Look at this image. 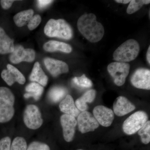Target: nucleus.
I'll list each match as a JSON object with an SVG mask.
<instances>
[{"mask_svg": "<svg viewBox=\"0 0 150 150\" xmlns=\"http://www.w3.org/2000/svg\"><path fill=\"white\" fill-rule=\"evenodd\" d=\"M60 120L64 139L66 142H71L74 137L76 127L77 124V120L74 116L65 114L61 116Z\"/></svg>", "mask_w": 150, "mask_h": 150, "instance_id": "nucleus-11", "label": "nucleus"}, {"mask_svg": "<svg viewBox=\"0 0 150 150\" xmlns=\"http://www.w3.org/2000/svg\"><path fill=\"white\" fill-rule=\"evenodd\" d=\"M14 2L13 0H1L0 1V4L3 9L6 10L11 7Z\"/></svg>", "mask_w": 150, "mask_h": 150, "instance_id": "nucleus-31", "label": "nucleus"}, {"mask_svg": "<svg viewBox=\"0 0 150 150\" xmlns=\"http://www.w3.org/2000/svg\"><path fill=\"white\" fill-rule=\"evenodd\" d=\"M44 63L48 71L55 77L69 71L68 65L63 61L46 58L44 60Z\"/></svg>", "mask_w": 150, "mask_h": 150, "instance_id": "nucleus-14", "label": "nucleus"}, {"mask_svg": "<svg viewBox=\"0 0 150 150\" xmlns=\"http://www.w3.org/2000/svg\"><path fill=\"white\" fill-rule=\"evenodd\" d=\"M148 120V115L146 112L137 111L124 121L123 125V131L127 135L135 134L142 129Z\"/></svg>", "mask_w": 150, "mask_h": 150, "instance_id": "nucleus-5", "label": "nucleus"}, {"mask_svg": "<svg viewBox=\"0 0 150 150\" xmlns=\"http://www.w3.org/2000/svg\"><path fill=\"white\" fill-rule=\"evenodd\" d=\"M135 105L126 98L123 96L118 97L113 103V112L118 116L126 115L135 110Z\"/></svg>", "mask_w": 150, "mask_h": 150, "instance_id": "nucleus-15", "label": "nucleus"}, {"mask_svg": "<svg viewBox=\"0 0 150 150\" xmlns=\"http://www.w3.org/2000/svg\"><path fill=\"white\" fill-rule=\"evenodd\" d=\"M1 76L9 86L12 85L15 82L20 84L25 83V79L23 74L17 68L11 64L7 65V69L3 70Z\"/></svg>", "mask_w": 150, "mask_h": 150, "instance_id": "nucleus-12", "label": "nucleus"}, {"mask_svg": "<svg viewBox=\"0 0 150 150\" xmlns=\"http://www.w3.org/2000/svg\"><path fill=\"white\" fill-rule=\"evenodd\" d=\"M131 83L137 88L150 89V71L141 68L134 72L131 79Z\"/></svg>", "mask_w": 150, "mask_h": 150, "instance_id": "nucleus-10", "label": "nucleus"}, {"mask_svg": "<svg viewBox=\"0 0 150 150\" xmlns=\"http://www.w3.org/2000/svg\"><path fill=\"white\" fill-rule=\"evenodd\" d=\"M77 26L84 37L92 43L98 42L104 35L103 25L97 21L96 17L93 13L81 16L78 19Z\"/></svg>", "mask_w": 150, "mask_h": 150, "instance_id": "nucleus-1", "label": "nucleus"}, {"mask_svg": "<svg viewBox=\"0 0 150 150\" xmlns=\"http://www.w3.org/2000/svg\"><path fill=\"white\" fill-rule=\"evenodd\" d=\"M15 96L11 91L5 87H0V123L10 121L13 117L15 110Z\"/></svg>", "mask_w": 150, "mask_h": 150, "instance_id": "nucleus-3", "label": "nucleus"}, {"mask_svg": "<svg viewBox=\"0 0 150 150\" xmlns=\"http://www.w3.org/2000/svg\"><path fill=\"white\" fill-rule=\"evenodd\" d=\"M14 48L13 41L0 27V54L11 53Z\"/></svg>", "mask_w": 150, "mask_h": 150, "instance_id": "nucleus-20", "label": "nucleus"}, {"mask_svg": "<svg viewBox=\"0 0 150 150\" xmlns=\"http://www.w3.org/2000/svg\"><path fill=\"white\" fill-rule=\"evenodd\" d=\"M130 66L128 63L114 62L107 67L108 72L113 79L114 83L118 86L123 85L129 75Z\"/></svg>", "mask_w": 150, "mask_h": 150, "instance_id": "nucleus-6", "label": "nucleus"}, {"mask_svg": "<svg viewBox=\"0 0 150 150\" xmlns=\"http://www.w3.org/2000/svg\"><path fill=\"white\" fill-rule=\"evenodd\" d=\"M27 148V143L24 138L17 137L13 141L10 150H26Z\"/></svg>", "mask_w": 150, "mask_h": 150, "instance_id": "nucleus-27", "label": "nucleus"}, {"mask_svg": "<svg viewBox=\"0 0 150 150\" xmlns=\"http://www.w3.org/2000/svg\"><path fill=\"white\" fill-rule=\"evenodd\" d=\"M29 79L33 82H37L43 86H45L48 83V77L43 71L38 62H35L34 64Z\"/></svg>", "mask_w": 150, "mask_h": 150, "instance_id": "nucleus-17", "label": "nucleus"}, {"mask_svg": "<svg viewBox=\"0 0 150 150\" xmlns=\"http://www.w3.org/2000/svg\"><path fill=\"white\" fill-rule=\"evenodd\" d=\"M35 51L31 48H24L21 45L14 46L13 51L9 56L10 61L14 64L21 62H31L35 59Z\"/></svg>", "mask_w": 150, "mask_h": 150, "instance_id": "nucleus-8", "label": "nucleus"}, {"mask_svg": "<svg viewBox=\"0 0 150 150\" xmlns=\"http://www.w3.org/2000/svg\"><path fill=\"white\" fill-rule=\"evenodd\" d=\"M60 110L65 114L76 117L80 113V111L76 106L72 97L67 95L65 99L59 105Z\"/></svg>", "mask_w": 150, "mask_h": 150, "instance_id": "nucleus-16", "label": "nucleus"}, {"mask_svg": "<svg viewBox=\"0 0 150 150\" xmlns=\"http://www.w3.org/2000/svg\"><path fill=\"white\" fill-rule=\"evenodd\" d=\"M43 48L47 52L61 51L67 54L71 53L72 50V48L69 44L56 40H50L46 42L43 45Z\"/></svg>", "mask_w": 150, "mask_h": 150, "instance_id": "nucleus-18", "label": "nucleus"}, {"mask_svg": "<svg viewBox=\"0 0 150 150\" xmlns=\"http://www.w3.org/2000/svg\"><path fill=\"white\" fill-rule=\"evenodd\" d=\"M131 1L130 0H115V2L118 3H121L123 4H127L130 3Z\"/></svg>", "mask_w": 150, "mask_h": 150, "instance_id": "nucleus-34", "label": "nucleus"}, {"mask_svg": "<svg viewBox=\"0 0 150 150\" xmlns=\"http://www.w3.org/2000/svg\"><path fill=\"white\" fill-rule=\"evenodd\" d=\"M74 84L81 88H89L92 86L91 80L83 74L80 77H75L72 80Z\"/></svg>", "mask_w": 150, "mask_h": 150, "instance_id": "nucleus-25", "label": "nucleus"}, {"mask_svg": "<svg viewBox=\"0 0 150 150\" xmlns=\"http://www.w3.org/2000/svg\"><path fill=\"white\" fill-rule=\"evenodd\" d=\"M147 60L149 64H150V46H149L148 48L147 52L146 54Z\"/></svg>", "mask_w": 150, "mask_h": 150, "instance_id": "nucleus-33", "label": "nucleus"}, {"mask_svg": "<svg viewBox=\"0 0 150 150\" xmlns=\"http://www.w3.org/2000/svg\"><path fill=\"white\" fill-rule=\"evenodd\" d=\"M138 134L141 137V141L145 144L149 143L150 142V121H147L144 126L140 129Z\"/></svg>", "mask_w": 150, "mask_h": 150, "instance_id": "nucleus-26", "label": "nucleus"}, {"mask_svg": "<svg viewBox=\"0 0 150 150\" xmlns=\"http://www.w3.org/2000/svg\"><path fill=\"white\" fill-rule=\"evenodd\" d=\"M93 113L98 123L104 127L110 126L114 119L113 111L103 105H98L95 107Z\"/></svg>", "mask_w": 150, "mask_h": 150, "instance_id": "nucleus-13", "label": "nucleus"}, {"mask_svg": "<svg viewBox=\"0 0 150 150\" xmlns=\"http://www.w3.org/2000/svg\"><path fill=\"white\" fill-rule=\"evenodd\" d=\"M26 150H50L48 145L39 142H33L28 146Z\"/></svg>", "mask_w": 150, "mask_h": 150, "instance_id": "nucleus-28", "label": "nucleus"}, {"mask_svg": "<svg viewBox=\"0 0 150 150\" xmlns=\"http://www.w3.org/2000/svg\"><path fill=\"white\" fill-rule=\"evenodd\" d=\"M41 21V17L39 15L33 16L32 18L28 23V27L30 30H32L35 29L40 24Z\"/></svg>", "mask_w": 150, "mask_h": 150, "instance_id": "nucleus-29", "label": "nucleus"}, {"mask_svg": "<svg viewBox=\"0 0 150 150\" xmlns=\"http://www.w3.org/2000/svg\"><path fill=\"white\" fill-rule=\"evenodd\" d=\"M33 10L22 11L17 13L13 17V20L17 26L21 27L29 22L33 16Z\"/></svg>", "mask_w": 150, "mask_h": 150, "instance_id": "nucleus-22", "label": "nucleus"}, {"mask_svg": "<svg viewBox=\"0 0 150 150\" xmlns=\"http://www.w3.org/2000/svg\"><path fill=\"white\" fill-rule=\"evenodd\" d=\"M150 3L149 0H132L127 9V13L129 14H132L139 11L144 4H148Z\"/></svg>", "mask_w": 150, "mask_h": 150, "instance_id": "nucleus-24", "label": "nucleus"}, {"mask_svg": "<svg viewBox=\"0 0 150 150\" xmlns=\"http://www.w3.org/2000/svg\"><path fill=\"white\" fill-rule=\"evenodd\" d=\"M140 51V46L137 40L130 39L121 44L114 51L113 60L117 62H130L137 58Z\"/></svg>", "mask_w": 150, "mask_h": 150, "instance_id": "nucleus-4", "label": "nucleus"}, {"mask_svg": "<svg viewBox=\"0 0 150 150\" xmlns=\"http://www.w3.org/2000/svg\"><path fill=\"white\" fill-rule=\"evenodd\" d=\"M96 96V91L93 89L89 90L76 100L75 105L80 111L82 112L86 111L88 108L87 103L93 102L95 99Z\"/></svg>", "mask_w": 150, "mask_h": 150, "instance_id": "nucleus-19", "label": "nucleus"}, {"mask_svg": "<svg viewBox=\"0 0 150 150\" xmlns=\"http://www.w3.org/2000/svg\"><path fill=\"white\" fill-rule=\"evenodd\" d=\"M11 140L9 137H6L0 140V150H10Z\"/></svg>", "mask_w": 150, "mask_h": 150, "instance_id": "nucleus-30", "label": "nucleus"}, {"mask_svg": "<svg viewBox=\"0 0 150 150\" xmlns=\"http://www.w3.org/2000/svg\"><path fill=\"white\" fill-rule=\"evenodd\" d=\"M44 32L48 37L59 38L65 40H69L73 36L71 28L63 19L49 20L44 27Z\"/></svg>", "mask_w": 150, "mask_h": 150, "instance_id": "nucleus-2", "label": "nucleus"}, {"mask_svg": "<svg viewBox=\"0 0 150 150\" xmlns=\"http://www.w3.org/2000/svg\"><path fill=\"white\" fill-rule=\"evenodd\" d=\"M67 90L62 86H56L51 88L48 94V97L52 102L57 103L66 95Z\"/></svg>", "mask_w": 150, "mask_h": 150, "instance_id": "nucleus-23", "label": "nucleus"}, {"mask_svg": "<svg viewBox=\"0 0 150 150\" xmlns=\"http://www.w3.org/2000/svg\"><path fill=\"white\" fill-rule=\"evenodd\" d=\"M77 124L79 129L82 134L93 131L99 127V123L90 112L85 111L78 115Z\"/></svg>", "mask_w": 150, "mask_h": 150, "instance_id": "nucleus-9", "label": "nucleus"}, {"mask_svg": "<svg viewBox=\"0 0 150 150\" xmlns=\"http://www.w3.org/2000/svg\"><path fill=\"white\" fill-rule=\"evenodd\" d=\"M23 121L28 128L33 130L39 129L43 123L41 112L34 105H28L25 109Z\"/></svg>", "mask_w": 150, "mask_h": 150, "instance_id": "nucleus-7", "label": "nucleus"}, {"mask_svg": "<svg viewBox=\"0 0 150 150\" xmlns=\"http://www.w3.org/2000/svg\"><path fill=\"white\" fill-rule=\"evenodd\" d=\"M82 150V149H79V150Z\"/></svg>", "mask_w": 150, "mask_h": 150, "instance_id": "nucleus-35", "label": "nucleus"}, {"mask_svg": "<svg viewBox=\"0 0 150 150\" xmlns=\"http://www.w3.org/2000/svg\"><path fill=\"white\" fill-rule=\"evenodd\" d=\"M26 93L24 95L25 98L33 97L35 100H38L42 96L44 88L43 86L35 82L30 83L25 88Z\"/></svg>", "mask_w": 150, "mask_h": 150, "instance_id": "nucleus-21", "label": "nucleus"}, {"mask_svg": "<svg viewBox=\"0 0 150 150\" xmlns=\"http://www.w3.org/2000/svg\"><path fill=\"white\" fill-rule=\"evenodd\" d=\"M53 1L50 0H39L37 1L38 6L39 8H44L49 5Z\"/></svg>", "mask_w": 150, "mask_h": 150, "instance_id": "nucleus-32", "label": "nucleus"}]
</instances>
